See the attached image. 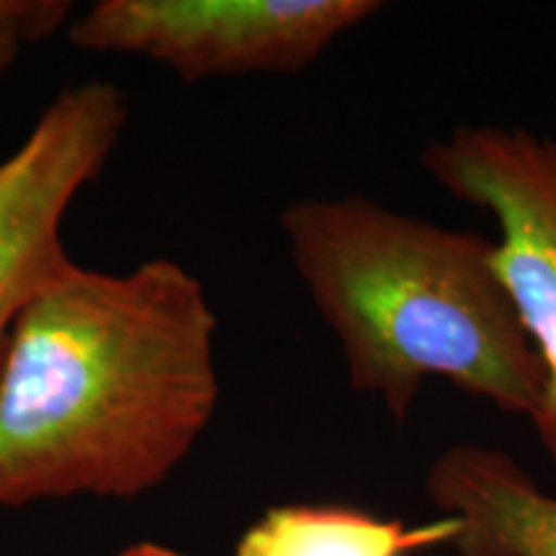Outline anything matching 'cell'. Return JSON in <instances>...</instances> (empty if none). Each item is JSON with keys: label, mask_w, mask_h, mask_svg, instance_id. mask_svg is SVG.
<instances>
[{"label": "cell", "mask_w": 556, "mask_h": 556, "mask_svg": "<svg viewBox=\"0 0 556 556\" xmlns=\"http://www.w3.org/2000/svg\"><path fill=\"white\" fill-rule=\"evenodd\" d=\"M214 336L180 263H73L21 315L0 371V507L163 484L219 405Z\"/></svg>", "instance_id": "6da1fadb"}, {"label": "cell", "mask_w": 556, "mask_h": 556, "mask_svg": "<svg viewBox=\"0 0 556 556\" xmlns=\"http://www.w3.org/2000/svg\"><path fill=\"white\" fill-rule=\"evenodd\" d=\"M281 229L348 381L394 422L430 377L531 420L546 371L497 274L495 240L361 193L299 199Z\"/></svg>", "instance_id": "7a4b0ae2"}, {"label": "cell", "mask_w": 556, "mask_h": 556, "mask_svg": "<svg viewBox=\"0 0 556 556\" xmlns=\"http://www.w3.org/2000/svg\"><path fill=\"white\" fill-rule=\"evenodd\" d=\"M381 9L377 0H99L65 31L78 50L144 58L197 83L302 73Z\"/></svg>", "instance_id": "3957f363"}, {"label": "cell", "mask_w": 556, "mask_h": 556, "mask_svg": "<svg viewBox=\"0 0 556 556\" xmlns=\"http://www.w3.org/2000/svg\"><path fill=\"white\" fill-rule=\"evenodd\" d=\"M428 176L497 222L495 266L546 371L531 426L556 462V137L471 124L420 152Z\"/></svg>", "instance_id": "277c9868"}, {"label": "cell", "mask_w": 556, "mask_h": 556, "mask_svg": "<svg viewBox=\"0 0 556 556\" xmlns=\"http://www.w3.org/2000/svg\"><path fill=\"white\" fill-rule=\"evenodd\" d=\"M129 103L119 86L62 88L18 150L0 163V371L21 315L73 266L62 222L78 193L101 178L122 142Z\"/></svg>", "instance_id": "5b68a950"}, {"label": "cell", "mask_w": 556, "mask_h": 556, "mask_svg": "<svg viewBox=\"0 0 556 556\" xmlns=\"http://www.w3.org/2000/svg\"><path fill=\"white\" fill-rule=\"evenodd\" d=\"M426 490L458 520V556H556V497L505 451L456 443L430 464Z\"/></svg>", "instance_id": "8992f818"}, {"label": "cell", "mask_w": 556, "mask_h": 556, "mask_svg": "<svg viewBox=\"0 0 556 556\" xmlns=\"http://www.w3.org/2000/svg\"><path fill=\"white\" fill-rule=\"evenodd\" d=\"M456 536L454 516L407 526L343 505H278L242 533L235 556H409Z\"/></svg>", "instance_id": "52a82bcc"}, {"label": "cell", "mask_w": 556, "mask_h": 556, "mask_svg": "<svg viewBox=\"0 0 556 556\" xmlns=\"http://www.w3.org/2000/svg\"><path fill=\"white\" fill-rule=\"evenodd\" d=\"M73 16L67 0H0V75L29 47L65 31Z\"/></svg>", "instance_id": "ba28073f"}, {"label": "cell", "mask_w": 556, "mask_h": 556, "mask_svg": "<svg viewBox=\"0 0 556 556\" xmlns=\"http://www.w3.org/2000/svg\"><path fill=\"white\" fill-rule=\"evenodd\" d=\"M116 556H184V554L173 552V548H165V546H155V544H137Z\"/></svg>", "instance_id": "9c48e42d"}]
</instances>
